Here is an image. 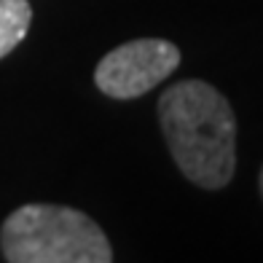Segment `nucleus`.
Listing matches in <instances>:
<instances>
[{"label":"nucleus","mask_w":263,"mask_h":263,"mask_svg":"<svg viewBox=\"0 0 263 263\" xmlns=\"http://www.w3.org/2000/svg\"><path fill=\"white\" fill-rule=\"evenodd\" d=\"M159 121L175 164L207 191L229 185L236 166V118L226 97L204 81H180L159 100Z\"/></svg>","instance_id":"1"},{"label":"nucleus","mask_w":263,"mask_h":263,"mask_svg":"<svg viewBox=\"0 0 263 263\" xmlns=\"http://www.w3.org/2000/svg\"><path fill=\"white\" fill-rule=\"evenodd\" d=\"M0 247L11 263H107L113 250L89 215L57 204H25L8 215Z\"/></svg>","instance_id":"2"},{"label":"nucleus","mask_w":263,"mask_h":263,"mask_svg":"<svg viewBox=\"0 0 263 263\" xmlns=\"http://www.w3.org/2000/svg\"><path fill=\"white\" fill-rule=\"evenodd\" d=\"M177 65H180V51L175 43L161 38H142L105 54L97 65L94 81L107 97L132 100L151 91Z\"/></svg>","instance_id":"3"},{"label":"nucleus","mask_w":263,"mask_h":263,"mask_svg":"<svg viewBox=\"0 0 263 263\" xmlns=\"http://www.w3.org/2000/svg\"><path fill=\"white\" fill-rule=\"evenodd\" d=\"M32 8L27 0H0V59L25 41Z\"/></svg>","instance_id":"4"},{"label":"nucleus","mask_w":263,"mask_h":263,"mask_svg":"<svg viewBox=\"0 0 263 263\" xmlns=\"http://www.w3.org/2000/svg\"><path fill=\"white\" fill-rule=\"evenodd\" d=\"M260 196H263V166H260Z\"/></svg>","instance_id":"5"}]
</instances>
